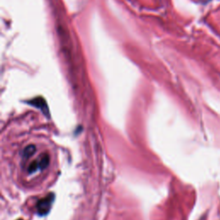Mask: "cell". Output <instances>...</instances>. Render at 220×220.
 Returning a JSON list of instances; mask_svg holds the SVG:
<instances>
[{"label": "cell", "mask_w": 220, "mask_h": 220, "mask_svg": "<svg viewBox=\"0 0 220 220\" xmlns=\"http://www.w3.org/2000/svg\"><path fill=\"white\" fill-rule=\"evenodd\" d=\"M39 169H41V161H40V158L38 160H35V161L32 162L29 166L28 168V173L29 174H32V173H34L36 172Z\"/></svg>", "instance_id": "3"}, {"label": "cell", "mask_w": 220, "mask_h": 220, "mask_svg": "<svg viewBox=\"0 0 220 220\" xmlns=\"http://www.w3.org/2000/svg\"><path fill=\"white\" fill-rule=\"evenodd\" d=\"M35 146L33 145H30L27 146L24 150H23V152H22V156L24 157V158H29V157H31V156L34 154V152H35Z\"/></svg>", "instance_id": "4"}, {"label": "cell", "mask_w": 220, "mask_h": 220, "mask_svg": "<svg viewBox=\"0 0 220 220\" xmlns=\"http://www.w3.org/2000/svg\"><path fill=\"white\" fill-rule=\"evenodd\" d=\"M54 200V196L53 193H51L49 195H47L45 198H43L41 200H39L37 205H36V209H37L39 215L44 216V215L48 214L49 210H50L51 206H52V205H53Z\"/></svg>", "instance_id": "1"}, {"label": "cell", "mask_w": 220, "mask_h": 220, "mask_svg": "<svg viewBox=\"0 0 220 220\" xmlns=\"http://www.w3.org/2000/svg\"><path fill=\"white\" fill-rule=\"evenodd\" d=\"M30 103L33 104L34 106H35V107H40L44 113H48L47 104H46V102H45V101L43 100L42 98H36V99H34Z\"/></svg>", "instance_id": "2"}]
</instances>
